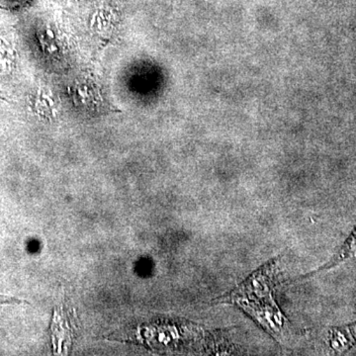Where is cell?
Masks as SVG:
<instances>
[{
	"mask_svg": "<svg viewBox=\"0 0 356 356\" xmlns=\"http://www.w3.org/2000/svg\"><path fill=\"white\" fill-rule=\"evenodd\" d=\"M331 350L336 353H343L356 346V322L332 327L327 337Z\"/></svg>",
	"mask_w": 356,
	"mask_h": 356,
	"instance_id": "cell-2",
	"label": "cell"
},
{
	"mask_svg": "<svg viewBox=\"0 0 356 356\" xmlns=\"http://www.w3.org/2000/svg\"><path fill=\"white\" fill-rule=\"evenodd\" d=\"M280 274V259H271L218 301L238 307L267 334L285 343L291 334V325L276 302Z\"/></svg>",
	"mask_w": 356,
	"mask_h": 356,
	"instance_id": "cell-1",
	"label": "cell"
},
{
	"mask_svg": "<svg viewBox=\"0 0 356 356\" xmlns=\"http://www.w3.org/2000/svg\"><path fill=\"white\" fill-rule=\"evenodd\" d=\"M3 304H10V305H19V304H29L27 301L22 299L15 298V297L6 296V295H0V305Z\"/></svg>",
	"mask_w": 356,
	"mask_h": 356,
	"instance_id": "cell-4",
	"label": "cell"
},
{
	"mask_svg": "<svg viewBox=\"0 0 356 356\" xmlns=\"http://www.w3.org/2000/svg\"><path fill=\"white\" fill-rule=\"evenodd\" d=\"M356 257V227L353 229V233L350 236L346 238V243L341 245L339 248V252L332 257L331 261L325 264V266L318 269V271L327 270L331 269L332 267L339 266L341 262L348 261V259H353Z\"/></svg>",
	"mask_w": 356,
	"mask_h": 356,
	"instance_id": "cell-3",
	"label": "cell"
}]
</instances>
